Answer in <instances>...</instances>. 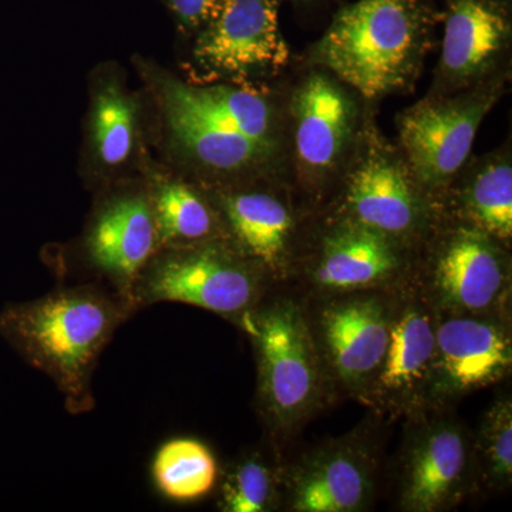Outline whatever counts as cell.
I'll use <instances>...</instances> for the list:
<instances>
[{
	"label": "cell",
	"instance_id": "7402d4cb",
	"mask_svg": "<svg viewBox=\"0 0 512 512\" xmlns=\"http://www.w3.org/2000/svg\"><path fill=\"white\" fill-rule=\"evenodd\" d=\"M467 208L478 229L490 237L508 239L512 235V168L493 163L483 168L467 191Z\"/></svg>",
	"mask_w": 512,
	"mask_h": 512
},
{
	"label": "cell",
	"instance_id": "5b68a950",
	"mask_svg": "<svg viewBox=\"0 0 512 512\" xmlns=\"http://www.w3.org/2000/svg\"><path fill=\"white\" fill-rule=\"evenodd\" d=\"M258 357V393L268 419L282 429L299 423L319 396V356L301 309L278 301L247 319Z\"/></svg>",
	"mask_w": 512,
	"mask_h": 512
},
{
	"label": "cell",
	"instance_id": "ac0fdd59",
	"mask_svg": "<svg viewBox=\"0 0 512 512\" xmlns=\"http://www.w3.org/2000/svg\"><path fill=\"white\" fill-rule=\"evenodd\" d=\"M397 269L392 238L355 222L325 239L315 278L322 288L348 293L380 285Z\"/></svg>",
	"mask_w": 512,
	"mask_h": 512
},
{
	"label": "cell",
	"instance_id": "e0dca14e",
	"mask_svg": "<svg viewBox=\"0 0 512 512\" xmlns=\"http://www.w3.org/2000/svg\"><path fill=\"white\" fill-rule=\"evenodd\" d=\"M507 12L495 0H447L441 66L453 79L484 72L510 39Z\"/></svg>",
	"mask_w": 512,
	"mask_h": 512
},
{
	"label": "cell",
	"instance_id": "7a4b0ae2",
	"mask_svg": "<svg viewBox=\"0 0 512 512\" xmlns=\"http://www.w3.org/2000/svg\"><path fill=\"white\" fill-rule=\"evenodd\" d=\"M433 22L426 0H357L336 13L315 62L366 99H379L412 82Z\"/></svg>",
	"mask_w": 512,
	"mask_h": 512
},
{
	"label": "cell",
	"instance_id": "4fadbf2b",
	"mask_svg": "<svg viewBox=\"0 0 512 512\" xmlns=\"http://www.w3.org/2000/svg\"><path fill=\"white\" fill-rule=\"evenodd\" d=\"M436 325L419 303L392 312L389 343L369 389L390 409H406L429 392L433 382Z\"/></svg>",
	"mask_w": 512,
	"mask_h": 512
},
{
	"label": "cell",
	"instance_id": "52a82bcc",
	"mask_svg": "<svg viewBox=\"0 0 512 512\" xmlns=\"http://www.w3.org/2000/svg\"><path fill=\"white\" fill-rule=\"evenodd\" d=\"M195 59L211 72L242 77L279 69L289 59L276 0H228L195 46Z\"/></svg>",
	"mask_w": 512,
	"mask_h": 512
},
{
	"label": "cell",
	"instance_id": "d4e9b609",
	"mask_svg": "<svg viewBox=\"0 0 512 512\" xmlns=\"http://www.w3.org/2000/svg\"><path fill=\"white\" fill-rule=\"evenodd\" d=\"M478 453L485 477L493 485H508L512 477V406L510 399L494 403L485 416Z\"/></svg>",
	"mask_w": 512,
	"mask_h": 512
},
{
	"label": "cell",
	"instance_id": "4316f807",
	"mask_svg": "<svg viewBox=\"0 0 512 512\" xmlns=\"http://www.w3.org/2000/svg\"><path fill=\"white\" fill-rule=\"evenodd\" d=\"M301 2H313V0H301Z\"/></svg>",
	"mask_w": 512,
	"mask_h": 512
},
{
	"label": "cell",
	"instance_id": "30bf717a",
	"mask_svg": "<svg viewBox=\"0 0 512 512\" xmlns=\"http://www.w3.org/2000/svg\"><path fill=\"white\" fill-rule=\"evenodd\" d=\"M470 477V456L463 430L441 420L420 431L407 451L402 481L406 511L448 510L463 497Z\"/></svg>",
	"mask_w": 512,
	"mask_h": 512
},
{
	"label": "cell",
	"instance_id": "cb8c5ba5",
	"mask_svg": "<svg viewBox=\"0 0 512 512\" xmlns=\"http://www.w3.org/2000/svg\"><path fill=\"white\" fill-rule=\"evenodd\" d=\"M271 468L259 456L238 461L221 485L222 511L264 512L274 507L276 488Z\"/></svg>",
	"mask_w": 512,
	"mask_h": 512
},
{
	"label": "cell",
	"instance_id": "484cf974",
	"mask_svg": "<svg viewBox=\"0 0 512 512\" xmlns=\"http://www.w3.org/2000/svg\"><path fill=\"white\" fill-rule=\"evenodd\" d=\"M228 0H168L174 15L188 29H204L220 15Z\"/></svg>",
	"mask_w": 512,
	"mask_h": 512
},
{
	"label": "cell",
	"instance_id": "3957f363",
	"mask_svg": "<svg viewBox=\"0 0 512 512\" xmlns=\"http://www.w3.org/2000/svg\"><path fill=\"white\" fill-rule=\"evenodd\" d=\"M161 104L177 146L217 173H239L274 156L275 117L264 93L247 86L160 83Z\"/></svg>",
	"mask_w": 512,
	"mask_h": 512
},
{
	"label": "cell",
	"instance_id": "ba28073f",
	"mask_svg": "<svg viewBox=\"0 0 512 512\" xmlns=\"http://www.w3.org/2000/svg\"><path fill=\"white\" fill-rule=\"evenodd\" d=\"M511 338L497 323L477 316H453L436 325L433 382L441 397L483 389L510 372Z\"/></svg>",
	"mask_w": 512,
	"mask_h": 512
},
{
	"label": "cell",
	"instance_id": "8fae6325",
	"mask_svg": "<svg viewBox=\"0 0 512 512\" xmlns=\"http://www.w3.org/2000/svg\"><path fill=\"white\" fill-rule=\"evenodd\" d=\"M392 312L380 299L356 296L329 305L320 315L319 336L335 375L352 389L366 390L382 365Z\"/></svg>",
	"mask_w": 512,
	"mask_h": 512
},
{
	"label": "cell",
	"instance_id": "ffe728a7",
	"mask_svg": "<svg viewBox=\"0 0 512 512\" xmlns=\"http://www.w3.org/2000/svg\"><path fill=\"white\" fill-rule=\"evenodd\" d=\"M158 249L184 248L214 239L217 220L208 202L180 181L164 180L150 198Z\"/></svg>",
	"mask_w": 512,
	"mask_h": 512
},
{
	"label": "cell",
	"instance_id": "d6986e66",
	"mask_svg": "<svg viewBox=\"0 0 512 512\" xmlns=\"http://www.w3.org/2000/svg\"><path fill=\"white\" fill-rule=\"evenodd\" d=\"M221 205L241 254L252 264L278 271L293 225L284 202L264 192H237L225 195Z\"/></svg>",
	"mask_w": 512,
	"mask_h": 512
},
{
	"label": "cell",
	"instance_id": "44dd1931",
	"mask_svg": "<svg viewBox=\"0 0 512 512\" xmlns=\"http://www.w3.org/2000/svg\"><path fill=\"white\" fill-rule=\"evenodd\" d=\"M154 484L165 498L188 503L210 493L218 467L210 448L194 439H174L158 448L151 466Z\"/></svg>",
	"mask_w": 512,
	"mask_h": 512
},
{
	"label": "cell",
	"instance_id": "2e32d148",
	"mask_svg": "<svg viewBox=\"0 0 512 512\" xmlns=\"http://www.w3.org/2000/svg\"><path fill=\"white\" fill-rule=\"evenodd\" d=\"M348 205L357 224L389 238L410 234L420 220L412 178L383 151H370L353 171Z\"/></svg>",
	"mask_w": 512,
	"mask_h": 512
},
{
	"label": "cell",
	"instance_id": "5bb4252c",
	"mask_svg": "<svg viewBox=\"0 0 512 512\" xmlns=\"http://www.w3.org/2000/svg\"><path fill=\"white\" fill-rule=\"evenodd\" d=\"M295 148L302 170L323 175L335 168L352 136L355 107L325 74H312L296 92Z\"/></svg>",
	"mask_w": 512,
	"mask_h": 512
},
{
	"label": "cell",
	"instance_id": "7c38bea8",
	"mask_svg": "<svg viewBox=\"0 0 512 512\" xmlns=\"http://www.w3.org/2000/svg\"><path fill=\"white\" fill-rule=\"evenodd\" d=\"M493 237L481 229H460L437 256L434 288L441 303L457 313L494 308L507 289V269Z\"/></svg>",
	"mask_w": 512,
	"mask_h": 512
},
{
	"label": "cell",
	"instance_id": "277c9868",
	"mask_svg": "<svg viewBox=\"0 0 512 512\" xmlns=\"http://www.w3.org/2000/svg\"><path fill=\"white\" fill-rule=\"evenodd\" d=\"M261 296V276L249 259L217 242L158 249L131 289L133 311L160 302L184 303L245 319Z\"/></svg>",
	"mask_w": 512,
	"mask_h": 512
},
{
	"label": "cell",
	"instance_id": "8992f818",
	"mask_svg": "<svg viewBox=\"0 0 512 512\" xmlns=\"http://www.w3.org/2000/svg\"><path fill=\"white\" fill-rule=\"evenodd\" d=\"M494 101L493 93L429 100L400 117V140L421 183L441 187L460 171Z\"/></svg>",
	"mask_w": 512,
	"mask_h": 512
},
{
	"label": "cell",
	"instance_id": "603a6c76",
	"mask_svg": "<svg viewBox=\"0 0 512 512\" xmlns=\"http://www.w3.org/2000/svg\"><path fill=\"white\" fill-rule=\"evenodd\" d=\"M136 107L116 87L99 94L94 107V138L104 163L119 165L130 156Z\"/></svg>",
	"mask_w": 512,
	"mask_h": 512
},
{
	"label": "cell",
	"instance_id": "9c48e42d",
	"mask_svg": "<svg viewBox=\"0 0 512 512\" xmlns=\"http://www.w3.org/2000/svg\"><path fill=\"white\" fill-rule=\"evenodd\" d=\"M86 248L90 264L131 308V289L158 251L150 198L123 195L107 202L94 218Z\"/></svg>",
	"mask_w": 512,
	"mask_h": 512
},
{
	"label": "cell",
	"instance_id": "9a60e30c",
	"mask_svg": "<svg viewBox=\"0 0 512 512\" xmlns=\"http://www.w3.org/2000/svg\"><path fill=\"white\" fill-rule=\"evenodd\" d=\"M373 487L372 458L363 448H326L293 473L291 507L299 512L360 511L369 504Z\"/></svg>",
	"mask_w": 512,
	"mask_h": 512
},
{
	"label": "cell",
	"instance_id": "6da1fadb",
	"mask_svg": "<svg viewBox=\"0 0 512 512\" xmlns=\"http://www.w3.org/2000/svg\"><path fill=\"white\" fill-rule=\"evenodd\" d=\"M131 312L119 295L107 289L70 286L35 301L5 306L0 312V338L50 377L69 412L79 414L93 409L97 360Z\"/></svg>",
	"mask_w": 512,
	"mask_h": 512
}]
</instances>
